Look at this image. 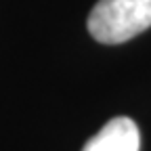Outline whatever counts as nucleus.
Returning a JSON list of instances; mask_svg holds the SVG:
<instances>
[{
  "instance_id": "obj_1",
  "label": "nucleus",
  "mask_w": 151,
  "mask_h": 151,
  "mask_svg": "<svg viewBox=\"0 0 151 151\" xmlns=\"http://www.w3.org/2000/svg\"><path fill=\"white\" fill-rule=\"evenodd\" d=\"M151 27V0H99L88 32L101 44H122Z\"/></svg>"
},
{
  "instance_id": "obj_2",
  "label": "nucleus",
  "mask_w": 151,
  "mask_h": 151,
  "mask_svg": "<svg viewBox=\"0 0 151 151\" xmlns=\"http://www.w3.org/2000/svg\"><path fill=\"white\" fill-rule=\"evenodd\" d=\"M82 151H141V132L130 118L109 120Z\"/></svg>"
}]
</instances>
